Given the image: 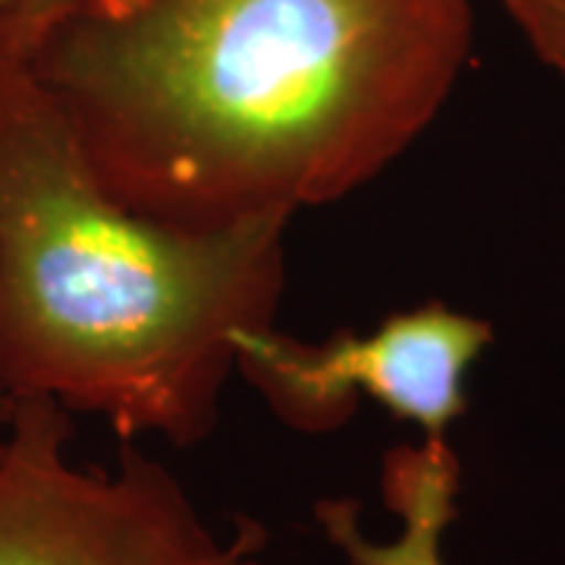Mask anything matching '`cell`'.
Returning <instances> with one entry per match:
<instances>
[{"label":"cell","mask_w":565,"mask_h":565,"mask_svg":"<svg viewBox=\"0 0 565 565\" xmlns=\"http://www.w3.org/2000/svg\"><path fill=\"white\" fill-rule=\"evenodd\" d=\"M468 0L73 7L29 66L88 173L141 221L221 233L377 180L462 76Z\"/></svg>","instance_id":"cell-1"},{"label":"cell","mask_w":565,"mask_h":565,"mask_svg":"<svg viewBox=\"0 0 565 565\" xmlns=\"http://www.w3.org/2000/svg\"><path fill=\"white\" fill-rule=\"evenodd\" d=\"M29 51L0 17V386L102 415L120 440L202 444L239 333L274 327L292 217L180 233L129 214L88 173Z\"/></svg>","instance_id":"cell-2"},{"label":"cell","mask_w":565,"mask_h":565,"mask_svg":"<svg viewBox=\"0 0 565 565\" xmlns=\"http://www.w3.org/2000/svg\"><path fill=\"white\" fill-rule=\"evenodd\" d=\"M0 440V565H264L267 531L223 541L182 484L122 440L117 471L70 459L73 412L20 399Z\"/></svg>","instance_id":"cell-3"},{"label":"cell","mask_w":565,"mask_h":565,"mask_svg":"<svg viewBox=\"0 0 565 565\" xmlns=\"http://www.w3.org/2000/svg\"><path fill=\"white\" fill-rule=\"evenodd\" d=\"M490 343V323L430 302L386 318L374 333L340 330L318 345L274 327L248 330L236 340V371L302 434L343 427L364 393L396 418L422 424L427 446H446L449 424L468 412L465 377Z\"/></svg>","instance_id":"cell-4"},{"label":"cell","mask_w":565,"mask_h":565,"mask_svg":"<svg viewBox=\"0 0 565 565\" xmlns=\"http://www.w3.org/2000/svg\"><path fill=\"white\" fill-rule=\"evenodd\" d=\"M534 54L565 79V0H500Z\"/></svg>","instance_id":"cell-5"},{"label":"cell","mask_w":565,"mask_h":565,"mask_svg":"<svg viewBox=\"0 0 565 565\" xmlns=\"http://www.w3.org/2000/svg\"><path fill=\"white\" fill-rule=\"evenodd\" d=\"M73 7H79V0H10V7H3L0 13H13V17H20L29 25H35V29H44L47 22H54L61 13L66 10H73Z\"/></svg>","instance_id":"cell-6"},{"label":"cell","mask_w":565,"mask_h":565,"mask_svg":"<svg viewBox=\"0 0 565 565\" xmlns=\"http://www.w3.org/2000/svg\"><path fill=\"white\" fill-rule=\"evenodd\" d=\"M148 0H79V7H88L95 13H107V17H120V13H132Z\"/></svg>","instance_id":"cell-7"},{"label":"cell","mask_w":565,"mask_h":565,"mask_svg":"<svg viewBox=\"0 0 565 565\" xmlns=\"http://www.w3.org/2000/svg\"><path fill=\"white\" fill-rule=\"evenodd\" d=\"M13 408H17V399H13V396H10V393L0 386V427L13 418Z\"/></svg>","instance_id":"cell-8"}]
</instances>
